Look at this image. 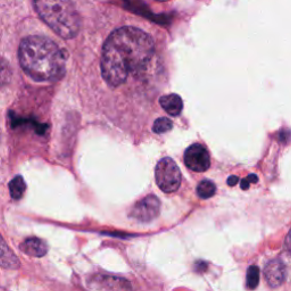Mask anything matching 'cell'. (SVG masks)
<instances>
[{
  "label": "cell",
  "mask_w": 291,
  "mask_h": 291,
  "mask_svg": "<svg viewBox=\"0 0 291 291\" xmlns=\"http://www.w3.org/2000/svg\"><path fill=\"white\" fill-rule=\"evenodd\" d=\"M26 183L24 181L23 176L17 175L9 182V191L11 198L15 200H19L25 194Z\"/></svg>",
  "instance_id": "cell-11"
},
{
  "label": "cell",
  "mask_w": 291,
  "mask_h": 291,
  "mask_svg": "<svg viewBox=\"0 0 291 291\" xmlns=\"http://www.w3.org/2000/svg\"><path fill=\"white\" fill-rule=\"evenodd\" d=\"M264 277L268 285L272 288L281 286L286 279V269L280 258L271 260L264 268Z\"/></svg>",
  "instance_id": "cell-7"
},
{
  "label": "cell",
  "mask_w": 291,
  "mask_h": 291,
  "mask_svg": "<svg viewBox=\"0 0 291 291\" xmlns=\"http://www.w3.org/2000/svg\"><path fill=\"white\" fill-rule=\"evenodd\" d=\"M98 280H95L93 279L92 284H97V286H93L92 288L97 289L98 287L102 284H106V286L102 289H131V286L129 284V281L123 280V279H118L115 282H112L113 277H102V276H98L97 277Z\"/></svg>",
  "instance_id": "cell-10"
},
{
  "label": "cell",
  "mask_w": 291,
  "mask_h": 291,
  "mask_svg": "<svg viewBox=\"0 0 291 291\" xmlns=\"http://www.w3.org/2000/svg\"><path fill=\"white\" fill-rule=\"evenodd\" d=\"M159 212H161V202L156 196L149 195L134 205L130 215L139 222L147 223L155 220L159 215Z\"/></svg>",
  "instance_id": "cell-5"
},
{
  "label": "cell",
  "mask_w": 291,
  "mask_h": 291,
  "mask_svg": "<svg viewBox=\"0 0 291 291\" xmlns=\"http://www.w3.org/2000/svg\"><path fill=\"white\" fill-rule=\"evenodd\" d=\"M155 178L159 189L166 194L176 191L181 186V171L170 157H164L158 162L155 169Z\"/></svg>",
  "instance_id": "cell-4"
},
{
  "label": "cell",
  "mask_w": 291,
  "mask_h": 291,
  "mask_svg": "<svg viewBox=\"0 0 291 291\" xmlns=\"http://www.w3.org/2000/svg\"><path fill=\"white\" fill-rule=\"evenodd\" d=\"M249 184H251V182L248 181V179H247V178H246V179H243V180H241V184H240V186H241V189H243V190H247L248 188H249Z\"/></svg>",
  "instance_id": "cell-18"
},
{
  "label": "cell",
  "mask_w": 291,
  "mask_h": 291,
  "mask_svg": "<svg viewBox=\"0 0 291 291\" xmlns=\"http://www.w3.org/2000/svg\"><path fill=\"white\" fill-rule=\"evenodd\" d=\"M184 164L194 172H205L211 166L210 154L204 146L195 143L184 153Z\"/></svg>",
  "instance_id": "cell-6"
},
{
  "label": "cell",
  "mask_w": 291,
  "mask_h": 291,
  "mask_svg": "<svg viewBox=\"0 0 291 291\" xmlns=\"http://www.w3.org/2000/svg\"><path fill=\"white\" fill-rule=\"evenodd\" d=\"M154 54V40L147 32L134 26L117 28L102 47L101 75L109 87H120L131 74L145 71Z\"/></svg>",
  "instance_id": "cell-1"
},
{
  "label": "cell",
  "mask_w": 291,
  "mask_h": 291,
  "mask_svg": "<svg viewBox=\"0 0 291 291\" xmlns=\"http://www.w3.org/2000/svg\"><path fill=\"white\" fill-rule=\"evenodd\" d=\"M173 128V123L171 120L166 117H159L155 121L153 125V131L157 134H162L165 132H169Z\"/></svg>",
  "instance_id": "cell-14"
},
{
  "label": "cell",
  "mask_w": 291,
  "mask_h": 291,
  "mask_svg": "<svg viewBox=\"0 0 291 291\" xmlns=\"http://www.w3.org/2000/svg\"><path fill=\"white\" fill-rule=\"evenodd\" d=\"M155 1H157V2H166V1H169V0H155Z\"/></svg>",
  "instance_id": "cell-20"
},
{
  "label": "cell",
  "mask_w": 291,
  "mask_h": 291,
  "mask_svg": "<svg viewBox=\"0 0 291 291\" xmlns=\"http://www.w3.org/2000/svg\"><path fill=\"white\" fill-rule=\"evenodd\" d=\"M19 65L26 75L36 82H54L65 74L66 55L46 36L30 35L18 48Z\"/></svg>",
  "instance_id": "cell-2"
},
{
  "label": "cell",
  "mask_w": 291,
  "mask_h": 291,
  "mask_svg": "<svg viewBox=\"0 0 291 291\" xmlns=\"http://www.w3.org/2000/svg\"><path fill=\"white\" fill-rule=\"evenodd\" d=\"M238 181H239V179H238V176H236V175H231V176H229L228 178V184L229 186H231V187H233V186H236V184L238 183Z\"/></svg>",
  "instance_id": "cell-17"
},
{
  "label": "cell",
  "mask_w": 291,
  "mask_h": 291,
  "mask_svg": "<svg viewBox=\"0 0 291 291\" xmlns=\"http://www.w3.org/2000/svg\"><path fill=\"white\" fill-rule=\"evenodd\" d=\"M286 251H287V255H282L280 260L282 261V263H287V262H290L291 263V230L288 233V236L286 238Z\"/></svg>",
  "instance_id": "cell-16"
},
{
  "label": "cell",
  "mask_w": 291,
  "mask_h": 291,
  "mask_svg": "<svg viewBox=\"0 0 291 291\" xmlns=\"http://www.w3.org/2000/svg\"><path fill=\"white\" fill-rule=\"evenodd\" d=\"M216 186L210 180H203L197 186V195L202 199H208L215 195Z\"/></svg>",
  "instance_id": "cell-13"
},
{
  "label": "cell",
  "mask_w": 291,
  "mask_h": 291,
  "mask_svg": "<svg viewBox=\"0 0 291 291\" xmlns=\"http://www.w3.org/2000/svg\"><path fill=\"white\" fill-rule=\"evenodd\" d=\"M20 251L30 256L42 257L47 254L48 247L43 240L39 238H28L20 245Z\"/></svg>",
  "instance_id": "cell-8"
},
{
  "label": "cell",
  "mask_w": 291,
  "mask_h": 291,
  "mask_svg": "<svg viewBox=\"0 0 291 291\" xmlns=\"http://www.w3.org/2000/svg\"><path fill=\"white\" fill-rule=\"evenodd\" d=\"M159 105L171 116L180 115L183 108V101L181 97L175 95V93H171V95H166L159 98Z\"/></svg>",
  "instance_id": "cell-9"
},
{
  "label": "cell",
  "mask_w": 291,
  "mask_h": 291,
  "mask_svg": "<svg viewBox=\"0 0 291 291\" xmlns=\"http://www.w3.org/2000/svg\"><path fill=\"white\" fill-rule=\"evenodd\" d=\"M34 8L40 18L65 40L79 34L80 15L69 0H34Z\"/></svg>",
  "instance_id": "cell-3"
},
{
  "label": "cell",
  "mask_w": 291,
  "mask_h": 291,
  "mask_svg": "<svg viewBox=\"0 0 291 291\" xmlns=\"http://www.w3.org/2000/svg\"><path fill=\"white\" fill-rule=\"evenodd\" d=\"M247 179H248V181L251 182V183H256L258 181V178L255 175V174H249L247 176Z\"/></svg>",
  "instance_id": "cell-19"
},
{
  "label": "cell",
  "mask_w": 291,
  "mask_h": 291,
  "mask_svg": "<svg viewBox=\"0 0 291 291\" xmlns=\"http://www.w3.org/2000/svg\"><path fill=\"white\" fill-rule=\"evenodd\" d=\"M1 266L6 269H16L19 266V261L10 251L8 252L7 245L2 241L1 246Z\"/></svg>",
  "instance_id": "cell-12"
},
{
  "label": "cell",
  "mask_w": 291,
  "mask_h": 291,
  "mask_svg": "<svg viewBox=\"0 0 291 291\" xmlns=\"http://www.w3.org/2000/svg\"><path fill=\"white\" fill-rule=\"evenodd\" d=\"M260 282V269L256 265L249 266L247 270V287L249 289H255Z\"/></svg>",
  "instance_id": "cell-15"
}]
</instances>
